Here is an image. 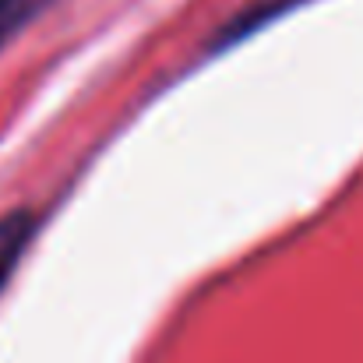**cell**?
Wrapping results in <instances>:
<instances>
[{
	"mask_svg": "<svg viewBox=\"0 0 363 363\" xmlns=\"http://www.w3.org/2000/svg\"><path fill=\"white\" fill-rule=\"evenodd\" d=\"M28 240H32V216L28 212L18 208V212L0 216V289L14 275V268H18Z\"/></svg>",
	"mask_w": 363,
	"mask_h": 363,
	"instance_id": "6da1fadb",
	"label": "cell"
},
{
	"mask_svg": "<svg viewBox=\"0 0 363 363\" xmlns=\"http://www.w3.org/2000/svg\"><path fill=\"white\" fill-rule=\"evenodd\" d=\"M50 0H0V50L32 21L46 11Z\"/></svg>",
	"mask_w": 363,
	"mask_h": 363,
	"instance_id": "7a4b0ae2",
	"label": "cell"
},
{
	"mask_svg": "<svg viewBox=\"0 0 363 363\" xmlns=\"http://www.w3.org/2000/svg\"><path fill=\"white\" fill-rule=\"evenodd\" d=\"M293 0H254V7H247L240 14V21L233 25V32H223V43H233L237 35H247V32H254L261 21H268L272 14H279V11H286Z\"/></svg>",
	"mask_w": 363,
	"mask_h": 363,
	"instance_id": "3957f363",
	"label": "cell"
}]
</instances>
